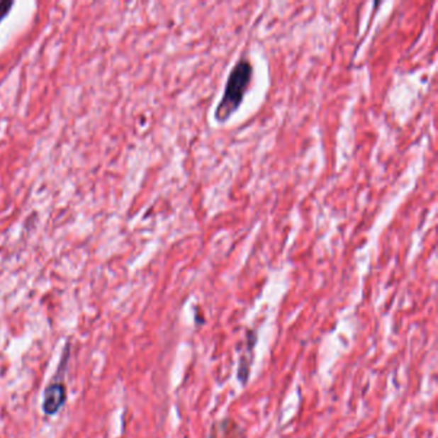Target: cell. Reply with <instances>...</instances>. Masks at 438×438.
Returning a JSON list of instances; mask_svg holds the SVG:
<instances>
[{
	"label": "cell",
	"mask_w": 438,
	"mask_h": 438,
	"mask_svg": "<svg viewBox=\"0 0 438 438\" xmlns=\"http://www.w3.org/2000/svg\"><path fill=\"white\" fill-rule=\"evenodd\" d=\"M252 64L246 58H240L235 63L230 75L226 80L225 90L223 98L215 111V118L219 123H225L240 108L246 96L247 89L252 79Z\"/></svg>",
	"instance_id": "6da1fadb"
},
{
	"label": "cell",
	"mask_w": 438,
	"mask_h": 438,
	"mask_svg": "<svg viewBox=\"0 0 438 438\" xmlns=\"http://www.w3.org/2000/svg\"><path fill=\"white\" fill-rule=\"evenodd\" d=\"M66 386L63 382H53L44 391L43 411L47 415H55L66 403Z\"/></svg>",
	"instance_id": "7a4b0ae2"
},
{
	"label": "cell",
	"mask_w": 438,
	"mask_h": 438,
	"mask_svg": "<svg viewBox=\"0 0 438 438\" xmlns=\"http://www.w3.org/2000/svg\"><path fill=\"white\" fill-rule=\"evenodd\" d=\"M208 438H246V433L234 419L225 418L211 425Z\"/></svg>",
	"instance_id": "3957f363"
},
{
	"label": "cell",
	"mask_w": 438,
	"mask_h": 438,
	"mask_svg": "<svg viewBox=\"0 0 438 438\" xmlns=\"http://www.w3.org/2000/svg\"><path fill=\"white\" fill-rule=\"evenodd\" d=\"M256 342H257V335L254 332H248L246 352L240 356V368H238V379L242 384H246L248 378H249V370H251V363H252V355H254Z\"/></svg>",
	"instance_id": "277c9868"
}]
</instances>
